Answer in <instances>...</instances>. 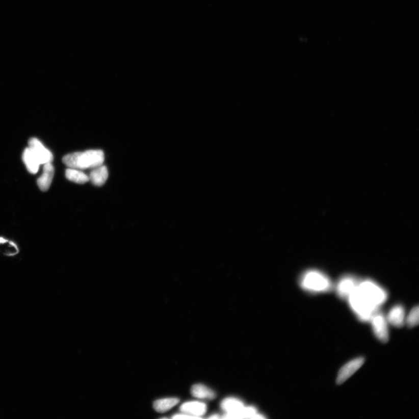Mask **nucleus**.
<instances>
[{
    "label": "nucleus",
    "mask_w": 419,
    "mask_h": 419,
    "mask_svg": "<svg viewBox=\"0 0 419 419\" xmlns=\"http://www.w3.org/2000/svg\"><path fill=\"white\" fill-rule=\"evenodd\" d=\"M104 152L101 150H89L76 152L65 155L63 162L68 168L78 170L94 168L102 165L104 162Z\"/></svg>",
    "instance_id": "nucleus-1"
},
{
    "label": "nucleus",
    "mask_w": 419,
    "mask_h": 419,
    "mask_svg": "<svg viewBox=\"0 0 419 419\" xmlns=\"http://www.w3.org/2000/svg\"><path fill=\"white\" fill-rule=\"evenodd\" d=\"M349 305L361 322H370L379 308L373 305L357 290V287L348 298Z\"/></svg>",
    "instance_id": "nucleus-2"
},
{
    "label": "nucleus",
    "mask_w": 419,
    "mask_h": 419,
    "mask_svg": "<svg viewBox=\"0 0 419 419\" xmlns=\"http://www.w3.org/2000/svg\"><path fill=\"white\" fill-rule=\"evenodd\" d=\"M300 284L303 289L313 293H326L332 286L330 279L317 270L308 271L303 274Z\"/></svg>",
    "instance_id": "nucleus-3"
},
{
    "label": "nucleus",
    "mask_w": 419,
    "mask_h": 419,
    "mask_svg": "<svg viewBox=\"0 0 419 419\" xmlns=\"http://www.w3.org/2000/svg\"><path fill=\"white\" fill-rule=\"evenodd\" d=\"M357 289L374 305L379 307L387 299V294L377 283L371 280H364L358 283Z\"/></svg>",
    "instance_id": "nucleus-4"
},
{
    "label": "nucleus",
    "mask_w": 419,
    "mask_h": 419,
    "mask_svg": "<svg viewBox=\"0 0 419 419\" xmlns=\"http://www.w3.org/2000/svg\"><path fill=\"white\" fill-rule=\"evenodd\" d=\"M221 406L226 412L224 418H245V406L243 402L235 398H226L221 402Z\"/></svg>",
    "instance_id": "nucleus-5"
},
{
    "label": "nucleus",
    "mask_w": 419,
    "mask_h": 419,
    "mask_svg": "<svg viewBox=\"0 0 419 419\" xmlns=\"http://www.w3.org/2000/svg\"><path fill=\"white\" fill-rule=\"evenodd\" d=\"M374 334L382 343H387L389 339L387 320L383 313L378 310L373 316L371 321Z\"/></svg>",
    "instance_id": "nucleus-6"
},
{
    "label": "nucleus",
    "mask_w": 419,
    "mask_h": 419,
    "mask_svg": "<svg viewBox=\"0 0 419 419\" xmlns=\"http://www.w3.org/2000/svg\"><path fill=\"white\" fill-rule=\"evenodd\" d=\"M29 147L38 158L41 164L53 162V155L51 152L45 147L38 139H31L29 141Z\"/></svg>",
    "instance_id": "nucleus-7"
},
{
    "label": "nucleus",
    "mask_w": 419,
    "mask_h": 419,
    "mask_svg": "<svg viewBox=\"0 0 419 419\" xmlns=\"http://www.w3.org/2000/svg\"><path fill=\"white\" fill-rule=\"evenodd\" d=\"M364 359L363 357H358L353 359L349 363L344 365L340 370L336 379V383L342 384L346 382L349 377H351L357 370L364 364Z\"/></svg>",
    "instance_id": "nucleus-8"
},
{
    "label": "nucleus",
    "mask_w": 419,
    "mask_h": 419,
    "mask_svg": "<svg viewBox=\"0 0 419 419\" xmlns=\"http://www.w3.org/2000/svg\"><path fill=\"white\" fill-rule=\"evenodd\" d=\"M358 283L354 277L351 276L344 277L340 279L336 286V291L339 297L348 299L349 296L355 290Z\"/></svg>",
    "instance_id": "nucleus-9"
},
{
    "label": "nucleus",
    "mask_w": 419,
    "mask_h": 419,
    "mask_svg": "<svg viewBox=\"0 0 419 419\" xmlns=\"http://www.w3.org/2000/svg\"><path fill=\"white\" fill-rule=\"evenodd\" d=\"M180 410L185 414H189L196 418H200L206 412V405L203 402L192 401L187 402L180 406Z\"/></svg>",
    "instance_id": "nucleus-10"
},
{
    "label": "nucleus",
    "mask_w": 419,
    "mask_h": 419,
    "mask_svg": "<svg viewBox=\"0 0 419 419\" xmlns=\"http://www.w3.org/2000/svg\"><path fill=\"white\" fill-rule=\"evenodd\" d=\"M55 175V168L51 163L44 164L42 175L38 179V185L40 190L43 192L47 191L50 188Z\"/></svg>",
    "instance_id": "nucleus-11"
},
{
    "label": "nucleus",
    "mask_w": 419,
    "mask_h": 419,
    "mask_svg": "<svg viewBox=\"0 0 419 419\" xmlns=\"http://www.w3.org/2000/svg\"><path fill=\"white\" fill-rule=\"evenodd\" d=\"M387 319V322L397 327L404 326L405 322V312L403 306L397 305L394 306L389 311Z\"/></svg>",
    "instance_id": "nucleus-12"
},
{
    "label": "nucleus",
    "mask_w": 419,
    "mask_h": 419,
    "mask_svg": "<svg viewBox=\"0 0 419 419\" xmlns=\"http://www.w3.org/2000/svg\"><path fill=\"white\" fill-rule=\"evenodd\" d=\"M108 176V168L105 166L101 165L93 168L89 175V178L94 186L101 187L106 183Z\"/></svg>",
    "instance_id": "nucleus-13"
},
{
    "label": "nucleus",
    "mask_w": 419,
    "mask_h": 419,
    "mask_svg": "<svg viewBox=\"0 0 419 419\" xmlns=\"http://www.w3.org/2000/svg\"><path fill=\"white\" fill-rule=\"evenodd\" d=\"M23 160L29 172L34 174L38 172L41 164L30 147H28L24 150L23 154Z\"/></svg>",
    "instance_id": "nucleus-14"
},
{
    "label": "nucleus",
    "mask_w": 419,
    "mask_h": 419,
    "mask_svg": "<svg viewBox=\"0 0 419 419\" xmlns=\"http://www.w3.org/2000/svg\"><path fill=\"white\" fill-rule=\"evenodd\" d=\"M191 392L193 396L199 399L213 400L216 398V394L213 390L203 384H196L193 386Z\"/></svg>",
    "instance_id": "nucleus-15"
},
{
    "label": "nucleus",
    "mask_w": 419,
    "mask_h": 419,
    "mask_svg": "<svg viewBox=\"0 0 419 419\" xmlns=\"http://www.w3.org/2000/svg\"><path fill=\"white\" fill-rule=\"evenodd\" d=\"M66 178L73 182L84 184L89 181V176L81 170L69 168L65 172Z\"/></svg>",
    "instance_id": "nucleus-16"
},
{
    "label": "nucleus",
    "mask_w": 419,
    "mask_h": 419,
    "mask_svg": "<svg viewBox=\"0 0 419 419\" xmlns=\"http://www.w3.org/2000/svg\"><path fill=\"white\" fill-rule=\"evenodd\" d=\"M179 400L178 398H165L156 401L154 403V408L156 411L160 413L166 412L174 407L176 404L179 403Z\"/></svg>",
    "instance_id": "nucleus-17"
},
{
    "label": "nucleus",
    "mask_w": 419,
    "mask_h": 419,
    "mask_svg": "<svg viewBox=\"0 0 419 419\" xmlns=\"http://www.w3.org/2000/svg\"><path fill=\"white\" fill-rule=\"evenodd\" d=\"M418 307H413L406 320V323L409 327H414L418 325Z\"/></svg>",
    "instance_id": "nucleus-18"
},
{
    "label": "nucleus",
    "mask_w": 419,
    "mask_h": 419,
    "mask_svg": "<svg viewBox=\"0 0 419 419\" xmlns=\"http://www.w3.org/2000/svg\"><path fill=\"white\" fill-rule=\"evenodd\" d=\"M210 418H220V416H218V415H216H216H213L211 417H210Z\"/></svg>",
    "instance_id": "nucleus-19"
}]
</instances>
